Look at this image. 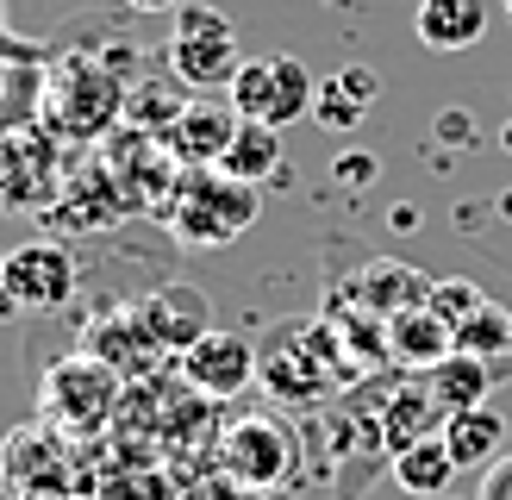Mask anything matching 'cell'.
<instances>
[{
	"label": "cell",
	"mask_w": 512,
	"mask_h": 500,
	"mask_svg": "<svg viewBox=\"0 0 512 500\" xmlns=\"http://www.w3.org/2000/svg\"><path fill=\"white\" fill-rule=\"evenodd\" d=\"M388 350H394V363H406V369H438L450 350H456V332L431 313V300H419V307H406V313H394L388 319Z\"/></svg>",
	"instance_id": "obj_14"
},
{
	"label": "cell",
	"mask_w": 512,
	"mask_h": 500,
	"mask_svg": "<svg viewBox=\"0 0 512 500\" xmlns=\"http://www.w3.org/2000/svg\"><path fill=\"white\" fill-rule=\"evenodd\" d=\"M57 194V150L44 132H0V213H38Z\"/></svg>",
	"instance_id": "obj_7"
},
{
	"label": "cell",
	"mask_w": 512,
	"mask_h": 500,
	"mask_svg": "<svg viewBox=\"0 0 512 500\" xmlns=\"http://www.w3.org/2000/svg\"><path fill=\"white\" fill-rule=\"evenodd\" d=\"M188 113V100L163 88V82H138V88H125V125L132 132H150V138H169V125Z\"/></svg>",
	"instance_id": "obj_21"
},
{
	"label": "cell",
	"mask_w": 512,
	"mask_h": 500,
	"mask_svg": "<svg viewBox=\"0 0 512 500\" xmlns=\"http://www.w3.org/2000/svg\"><path fill=\"white\" fill-rule=\"evenodd\" d=\"M488 382H494V369H488V357H475V350H450L438 369H425V388L438 394L450 413L456 407H475V400L488 394Z\"/></svg>",
	"instance_id": "obj_20"
},
{
	"label": "cell",
	"mask_w": 512,
	"mask_h": 500,
	"mask_svg": "<svg viewBox=\"0 0 512 500\" xmlns=\"http://www.w3.org/2000/svg\"><path fill=\"white\" fill-rule=\"evenodd\" d=\"M413 32H419L425 50H438V57L475 50L481 32H488V0H419Z\"/></svg>",
	"instance_id": "obj_13"
},
{
	"label": "cell",
	"mask_w": 512,
	"mask_h": 500,
	"mask_svg": "<svg viewBox=\"0 0 512 500\" xmlns=\"http://www.w3.org/2000/svg\"><path fill=\"white\" fill-rule=\"evenodd\" d=\"M444 419H450V407L425 388V375H419L413 388H400V394L388 400V413H381V444H388V450H406V444H419V438H431V432H444Z\"/></svg>",
	"instance_id": "obj_18"
},
{
	"label": "cell",
	"mask_w": 512,
	"mask_h": 500,
	"mask_svg": "<svg viewBox=\"0 0 512 500\" xmlns=\"http://www.w3.org/2000/svg\"><path fill=\"white\" fill-rule=\"evenodd\" d=\"M132 325L144 332L150 350H182L200 338V332H213L207 325V300H200L194 288H157V294H144L138 307H132Z\"/></svg>",
	"instance_id": "obj_12"
},
{
	"label": "cell",
	"mask_w": 512,
	"mask_h": 500,
	"mask_svg": "<svg viewBox=\"0 0 512 500\" xmlns=\"http://www.w3.org/2000/svg\"><path fill=\"white\" fill-rule=\"evenodd\" d=\"M219 169H225V175H238V182H250V188H263L269 175H281V125L244 119V125H238V138H232V150L219 157Z\"/></svg>",
	"instance_id": "obj_19"
},
{
	"label": "cell",
	"mask_w": 512,
	"mask_h": 500,
	"mask_svg": "<svg viewBox=\"0 0 512 500\" xmlns=\"http://www.w3.org/2000/svg\"><path fill=\"white\" fill-rule=\"evenodd\" d=\"M444 444H450V457L463 463V469H488L506 457V413L488 407V400H475V407H456L444 419Z\"/></svg>",
	"instance_id": "obj_15"
},
{
	"label": "cell",
	"mask_w": 512,
	"mask_h": 500,
	"mask_svg": "<svg viewBox=\"0 0 512 500\" xmlns=\"http://www.w3.org/2000/svg\"><path fill=\"white\" fill-rule=\"evenodd\" d=\"M375 94H381V75L350 63V69H338V75H325V82H319L313 119L331 125V132H350V125H363V113L375 107Z\"/></svg>",
	"instance_id": "obj_17"
},
{
	"label": "cell",
	"mask_w": 512,
	"mask_h": 500,
	"mask_svg": "<svg viewBox=\"0 0 512 500\" xmlns=\"http://www.w3.org/2000/svg\"><path fill=\"white\" fill-rule=\"evenodd\" d=\"M182 382L207 400H238L250 382H256V344L238 338V332H200L188 350H182Z\"/></svg>",
	"instance_id": "obj_8"
},
{
	"label": "cell",
	"mask_w": 512,
	"mask_h": 500,
	"mask_svg": "<svg viewBox=\"0 0 512 500\" xmlns=\"http://www.w3.org/2000/svg\"><path fill=\"white\" fill-rule=\"evenodd\" d=\"M50 94H69V107H50L63 138H100L113 119H125V88L94 63H69L57 82H50Z\"/></svg>",
	"instance_id": "obj_9"
},
{
	"label": "cell",
	"mask_w": 512,
	"mask_h": 500,
	"mask_svg": "<svg viewBox=\"0 0 512 500\" xmlns=\"http://www.w3.org/2000/svg\"><path fill=\"white\" fill-rule=\"evenodd\" d=\"M500 7H506V19H512V0H500Z\"/></svg>",
	"instance_id": "obj_30"
},
{
	"label": "cell",
	"mask_w": 512,
	"mask_h": 500,
	"mask_svg": "<svg viewBox=\"0 0 512 500\" xmlns=\"http://www.w3.org/2000/svg\"><path fill=\"white\" fill-rule=\"evenodd\" d=\"M38 407L50 432H69V438H94L100 425L113 419L119 407V369L94 350H75V357H57L38 382Z\"/></svg>",
	"instance_id": "obj_2"
},
{
	"label": "cell",
	"mask_w": 512,
	"mask_h": 500,
	"mask_svg": "<svg viewBox=\"0 0 512 500\" xmlns=\"http://www.w3.org/2000/svg\"><path fill=\"white\" fill-rule=\"evenodd\" d=\"M456 475H463V463L450 457L444 432H431V438H419V444L394 450V482L413 494V500H444Z\"/></svg>",
	"instance_id": "obj_16"
},
{
	"label": "cell",
	"mask_w": 512,
	"mask_h": 500,
	"mask_svg": "<svg viewBox=\"0 0 512 500\" xmlns=\"http://www.w3.org/2000/svg\"><path fill=\"white\" fill-rule=\"evenodd\" d=\"M294 463H300V444L275 413H244L219 432V475H232L256 494H275L294 475Z\"/></svg>",
	"instance_id": "obj_5"
},
{
	"label": "cell",
	"mask_w": 512,
	"mask_h": 500,
	"mask_svg": "<svg viewBox=\"0 0 512 500\" xmlns=\"http://www.w3.org/2000/svg\"><path fill=\"white\" fill-rule=\"evenodd\" d=\"M431 313H438L444 325H450V332H463V325L481 313V307H488V294H481L475 282H431Z\"/></svg>",
	"instance_id": "obj_23"
},
{
	"label": "cell",
	"mask_w": 512,
	"mask_h": 500,
	"mask_svg": "<svg viewBox=\"0 0 512 500\" xmlns=\"http://www.w3.org/2000/svg\"><path fill=\"white\" fill-rule=\"evenodd\" d=\"M132 7H138V13H175L182 0H132Z\"/></svg>",
	"instance_id": "obj_28"
},
{
	"label": "cell",
	"mask_w": 512,
	"mask_h": 500,
	"mask_svg": "<svg viewBox=\"0 0 512 500\" xmlns=\"http://www.w3.org/2000/svg\"><path fill=\"white\" fill-rule=\"evenodd\" d=\"M225 100L244 113V119H263V125H294L313 113L319 100V82L313 69H306L300 57H288V50H269V57H244L232 88H225Z\"/></svg>",
	"instance_id": "obj_4"
},
{
	"label": "cell",
	"mask_w": 512,
	"mask_h": 500,
	"mask_svg": "<svg viewBox=\"0 0 512 500\" xmlns=\"http://www.w3.org/2000/svg\"><path fill=\"white\" fill-rule=\"evenodd\" d=\"M0 475H7V444H0Z\"/></svg>",
	"instance_id": "obj_29"
},
{
	"label": "cell",
	"mask_w": 512,
	"mask_h": 500,
	"mask_svg": "<svg viewBox=\"0 0 512 500\" xmlns=\"http://www.w3.org/2000/svg\"><path fill=\"white\" fill-rule=\"evenodd\" d=\"M288 350H256V375L269 382L275 400H288V407H313V400L331 388V369H325V350H306V338H313V325H288Z\"/></svg>",
	"instance_id": "obj_10"
},
{
	"label": "cell",
	"mask_w": 512,
	"mask_h": 500,
	"mask_svg": "<svg viewBox=\"0 0 512 500\" xmlns=\"http://www.w3.org/2000/svg\"><path fill=\"white\" fill-rule=\"evenodd\" d=\"M75 294V257L57 238H32L7 250L0 269V319L7 313H63Z\"/></svg>",
	"instance_id": "obj_6"
},
{
	"label": "cell",
	"mask_w": 512,
	"mask_h": 500,
	"mask_svg": "<svg viewBox=\"0 0 512 500\" xmlns=\"http://www.w3.org/2000/svg\"><path fill=\"white\" fill-rule=\"evenodd\" d=\"M238 25L225 19L207 0H182L169 13V69L175 82L194 88V94H213V88H232L238 75Z\"/></svg>",
	"instance_id": "obj_3"
},
{
	"label": "cell",
	"mask_w": 512,
	"mask_h": 500,
	"mask_svg": "<svg viewBox=\"0 0 512 500\" xmlns=\"http://www.w3.org/2000/svg\"><path fill=\"white\" fill-rule=\"evenodd\" d=\"M238 125H244V113L232 107V100H188V113L169 125L163 144H169V157L182 169H213L225 150H232Z\"/></svg>",
	"instance_id": "obj_11"
},
{
	"label": "cell",
	"mask_w": 512,
	"mask_h": 500,
	"mask_svg": "<svg viewBox=\"0 0 512 500\" xmlns=\"http://www.w3.org/2000/svg\"><path fill=\"white\" fill-rule=\"evenodd\" d=\"M182 500H269V494H256V488L232 482V475H207V482H194Z\"/></svg>",
	"instance_id": "obj_24"
},
{
	"label": "cell",
	"mask_w": 512,
	"mask_h": 500,
	"mask_svg": "<svg viewBox=\"0 0 512 500\" xmlns=\"http://www.w3.org/2000/svg\"><path fill=\"white\" fill-rule=\"evenodd\" d=\"M456 350H475V357H500V350H512V319H506V307H481L463 332H456Z\"/></svg>",
	"instance_id": "obj_22"
},
{
	"label": "cell",
	"mask_w": 512,
	"mask_h": 500,
	"mask_svg": "<svg viewBox=\"0 0 512 500\" xmlns=\"http://www.w3.org/2000/svg\"><path fill=\"white\" fill-rule=\"evenodd\" d=\"M475 500H512V450L500 463H488V475H481V494Z\"/></svg>",
	"instance_id": "obj_25"
},
{
	"label": "cell",
	"mask_w": 512,
	"mask_h": 500,
	"mask_svg": "<svg viewBox=\"0 0 512 500\" xmlns=\"http://www.w3.org/2000/svg\"><path fill=\"white\" fill-rule=\"evenodd\" d=\"M369 175H375V163H369V157H338V182H350V188H356V182H369Z\"/></svg>",
	"instance_id": "obj_26"
},
{
	"label": "cell",
	"mask_w": 512,
	"mask_h": 500,
	"mask_svg": "<svg viewBox=\"0 0 512 500\" xmlns=\"http://www.w3.org/2000/svg\"><path fill=\"white\" fill-rule=\"evenodd\" d=\"M256 213H263V188L225 175L219 163L213 169H182L175 188H169V207H163L169 232L188 250H219V244L244 238L256 225Z\"/></svg>",
	"instance_id": "obj_1"
},
{
	"label": "cell",
	"mask_w": 512,
	"mask_h": 500,
	"mask_svg": "<svg viewBox=\"0 0 512 500\" xmlns=\"http://www.w3.org/2000/svg\"><path fill=\"white\" fill-rule=\"evenodd\" d=\"M438 132L456 144V138H469V119H463V113H444V119H438Z\"/></svg>",
	"instance_id": "obj_27"
},
{
	"label": "cell",
	"mask_w": 512,
	"mask_h": 500,
	"mask_svg": "<svg viewBox=\"0 0 512 500\" xmlns=\"http://www.w3.org/2000/svg\"><path fill=\"white\" fill-rule=\"evenodd\" d=\"M0 269H7V250H0Z\"/></svg>",
	"instance_id": "obj_31"
}]
</instances>
